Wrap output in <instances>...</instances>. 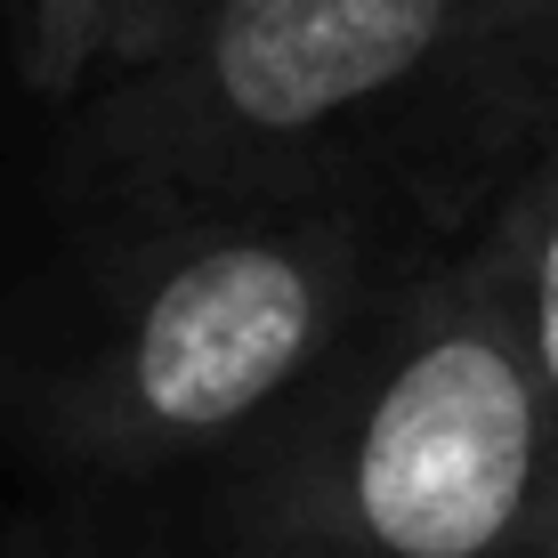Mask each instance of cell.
<instances>
[{
    "label": "cell",
    "instance_id": "9c48e42d",
    "mask_svg": "<svg viewBox=\"0 0 558 558\" xmlns=\"http://www.w3.org/2000/svg\"><path fill=\"white\" fill-rule=\"evenodd\" d=\"M0 558H73V534H9Z\"/></svg>",
    "mask_w": 558,
    "mask_h": 558
},
{
    "label": "cell",
    "instance_id": "7a4b0ae2",
    "mask_svg": "<svg viewBox=\"0 0 558 558\" xmlns=\"http://www.w3.org/2000/svg\"><path fill=\"white\" fill-rule=\"evenodd\" d=\"M210 558H558V405L494 235L421 259L210 470Z\"/></svg>",
    "mask_w": 558,
    "mask_h": 558
},
{
    "label": "cell",
    "instance_id": "52a82bcc",
    "mask_svg": "<svg viewBox=\"0 0 558 558\" xmlns=\"http://www.w3.org/2000/svg\"><path fill=\"white\" fill-rule=\"evenodd\" d=\"M186 9H195V0H122V25H113V49H106V73H122V65H138V57L154 49V41H162V33L170 25H179V16ZM106 73H98V82H106ZM98 82H89V89H98ZM89 89H82V98H89Z\"/></svg>",
    "mask_w": 558,
    "mask_h": 558
},
{
    "label": "cell",
    "instance_id": "6da1fadb",
    "mask_svg": "<svg viewBox=\"0 0 558 558\" xmlns=\"http://www.w3.org/2000/svg\"><path fill=\"white\" fill-rule=\"evenodd\" d=\"M437 235L446 210L429 195H316L89 235L82 292L16 380L33 437L106 486L227 470L356 316L437 259Z\"/></svg>",
    "mask_w": 558,
    "mask_h": 558
},
{
    "label": "cell",
    "instance_id": "5b68a950",
    "mask_svg": "<svg viewBox=\"0 0 558 558\" xmlns=\"http://www.w3.org/2000/svg\"><path fill=\"white\" fill-rule=\"evenodd\" d=\"M494 252H502V276H510V300H518L526 356H534V373H543V389L558 405V170L534 179L526 195L502 210Z\"/></svg>",
    "mask_w": 558,
    "mask_h": 558
},
{
    "label": "cell",
    "instance_id": "ba28073f",
    "mask_svg": "<svg viewBox=\"0 0 558 558\" xmlns=\"http://www.w3.org/2000/svg\"><path fill=\"white\" fill-rule=\"evenodd\" d=\"M73 558H210L203 526L195 534H73Z\"/></svg>",
    "mask_w": 558,
    "mask_h": 558
},
{
    "label": "cell",
    "instance_id": "8992f818",
    "mask_svg": "<svg viewBox=\"0 0 558 558\" xmlns=\"http://www.w3.org/2000/svg\"><path fill=\"white\" fill-rule=\"evenodd\" d=\"M470 41H477V73H502L510 49L558 41V0H470Z\"/></svg>",
    "mask_w": 558,
    "mask_h": 558
},
{
    "label": "cell",
    "instance_id": "277c9868",
    "mask_svg": "<svg viewBox=\"0 0 558 558\" xmlns=\"http://www.w3.org/2000/svg\"><path fill=\"white\" fill-rule=\"evenodd\" d=\"M0 16H9L16 82H25L41 106H73L106 73L122 0H0Z\"/></svg>",
    "mask_w": 558,
    "mask_h": 558
},
{
    "label": "cell",
    "instance_id": "3957f363",
    "mask_svg": "<svg viewBox=\"0 0 558 558\" xmlns=\"http://www.w3.org/2000/svg\"><path fill=\"white\" fill-rule=\"evenodd\" d=\"M470 65V0H195L138 65L73 98L65 195L98 235L316 195H429L373 179V146Z\"/></svg>",
    "mask_w": 558,
    "mask_h": 558
}]
</instances>
